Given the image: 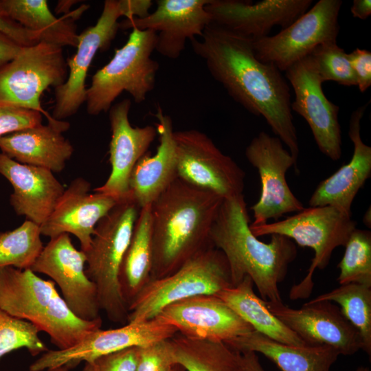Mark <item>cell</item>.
Segmentation results:
<instances>
[{
  "label": "cell",
  "mask_w": 371,
  "mask_h": 371,
  "mask_svg": "<svg viewBox=\"0 0 371 371\" xmlns=\"http://www.w3.org/2000/svg\"><path fill=\"white\" fill-rule=\"evenodd\" d=\"M356 226L357 223L352 216L334 207L325 205L304 207L283 220L259 225L250 224L249 228L256 237L279 234L314 251L307 274L290 291L289 297L297 300L310 295L314 285L313 276L315 269L327 267L334 249L345 246Z\"/></svg>",
  "instance_id": "obj_8"
},
{
  "label": "cell",
  "mask_w": 371,
  "mask_h": 371,
  "mask_svg": "<svg viewBox=\"0 0 371 371\" xmlns=\"http://www.w3.org/2000/svg\"><path fill=\"white\" fill-rule=\"evenodd\" d=\"M148 4L144 0H106L94 25L78 35L76 52L67 59L66 81L55 89L52 117L63 120L76 114L86 101L85 81L89 68L98 51L107 49L119 29L118 19L146 15Z\"/></svg>",
  "instance_id": "obj_9"
},
{
  "label": "cell",
  "mask_w": 371,
  "mask_h": 371,
  "mask_svg": "<svg viewBox=\"0 0 371 371\" xmlns=\"http://www.w3.org/2000/svg\"><path fill=\"white\" fill-rule=\"evenodd\" d=\"M0 8L8 16L34 34L39 41L62 47H77L75 13L57 18L45 0H0Z\"/></svg>",
  "instance_id": "obj_28"
},
{
  "label": "cell",
  "mask_w": 371,
  "mask_h": 371,
  "mask_svg": "<svg viewBox=\"0 0 371 371\" xmlns=\"http://www.w3.org/2000/svg\"><path fill=\"white\" fill-rule=\"evenodd\" d=\"M0 174L12 185L10 203L15 212L41 226L65 191L51 170L21 164L0 153Z\"/></svg>",
  "instance_id": "obj_23"
},
{
  "label": "cell",
  "mask_w": 371,
  "mask_h": 371,
  "mask_svg": "<svg viewBox=\"0 0 371 371\" xmlns=\"http://www.w3.org/2000/svg\"><path fill=\"white\" fill-rule=\"evenodd\" d=\"M334 302L359 334L361 348L371 356V287L356 283L341 284L310 302Z\"/></svg>",
  "instance_id": "obj_32"
},
{
  "label": "cell",
  "mask_w": 371,
  "mask_h": 371,
  "mask_svg": "<svg viewBox=\"0 0 371 371\" xmlns=\"http://www.w3.org/2000/svg\"><path fill=\"white\" fill-rule=\"evenodd\" d=\"M175 364L170 339L139 347L136 371H171Z\"/></svg>",
  "instance_id": "obj_37"
},
{
  "label": "cell",
  "mask_w": 371,
  "mask_h": 371,
  "mask_svg": "<svg viewBox=\"0 0 371 371\" xmlns=\"http://www.w3.org/2000/svg\"><path fill=\"white\" fill-rule=\"evenodd\" d=\"M245 156L257 169L261 182L260 198L251 207L254 218L251 225H263L269 219L278 220L287 213L304 208L286 178L287 171L297 161L278 137L260 132L246 147Z\"/></svg>",
  "instance_id": "obj_14"
},
{
  "label": "cell",
  "mask_w": 371,
  "mask_h": 371,
  "mask_svg": "<svg viewBox=\"0 0 371 371\" xmlns=\"http://www.w3.org/2000/svg\"><path fill=\"white\" fill-rule=\"evenodd\" d=\"M341 5V0H319L279 33L253 41L257 58L286 71L316 46L337 42Z\"/></svg>",
  "instance_id": "obj_11"
},
{
  "label": "cell",
  "mask_w": 371,
  "mask_h": 371,
  "mask_svg": "<svg viewBox=\"0 0 371 371\" xmlns=\"http://www.w3.org/2000/svg\"><path fill=\"white\" fill-rule=\"evenodd\" d=\"M39 332L32 323L13 317L0 308V359L21 348L32 356L47 351Z\"/></svg>",
  "instance_id": "obj_35"
},
{
  "label": "cell",
  "mask_w": 371,
  "mask_h": 371,
  "mask_svg": "<svg viewBox=\"0 0 371 371\" xmlns=\"http://www.w3.org/2000/svg\"><path fill=\"white\" fill-rule=\"evenodd\" d=\"M151 205L142 207L120 272V282L127 306L151 276Z\"/></svg>",
  "instance_id": "obj_30"
},
{
  "label": "cell",
  "mask_w": 371,
  "mask_h": 371,
  "mask_svg": "<svg viewBox=\"0 0 371 371\" xmlns=\"http://www.w3.org/2000/svg\"><path fill=\"white\" fill-rule=\"evenodd\" d=\"M22 48L23 47L0 32V67L14 59Z\"/></svg>",
  "instance_id": "obj_42"
},
{
  "label": "cell",
  "mask_w": 371,
  "mask_h": 371,
  "mask_svg": "<svg viewBox=\"0 0 371 371\" xmlns=\"http://www.w3.org/2000/svg\"><path fill=\"white\" fill-rule=\"evenodd\" d=\"M312 0H263L256 3L238 0H211L205 6L213 23L258 40L273 27L284 29L304 14Z\"/></svg>",
  "instance_id": "obj_22"
},
{
  "label": "cell",
  "mask_w": 371,
  "mask_h": 371,
  "mask_svg": "<svg viewBox=\"0 0 371 371\" xmlns=\"http://www.w3.org/2000/svg\"><path fill=\"white\" fill-rule=\"evenodd\" d=\"M0 32L23 47L40 42L37 36L8 16L0 8Z\"/></svg>",
  "instance_id": "obj_41"
},
{
  "label": "cell",
  "mask_w": 371,
  "mask_h": 371,
  "mask_svg": "<svg viewBox=\"0 0 371 371\" xmlns=\"http://www.w3.org/2000/svg\"><path fill=\"white\" fill-rule=\"evenodd\" d=\"M225 344L240 352H259L281 371H330L340 355L329 346L286 344L254 330Z\"/></svg>",
  "instance_id": "obj_27"
},
{
  "label": "cell",
  "mask_w": 371,
  "mask_h": 371,
  "mask_svg": "<svg viewBox=\"0 0 371 371\" xmlns=\"http://www.w3.org/2000/svg\"><path fill=\"white\" fill-rule=\"evenodd\" d=\"M285 72L295 93L291 111L306 121L319 150L330 159L339 160L342 155L339 106L324 93L323 81L312 58L307 56Z\"/></svg>",
  "instance_id": "obj_16"
},
{
  "label": "cell",
  "mask_w": 371,
  "mask_h": 371,
  "mask_svg": "<svg viewBox=\"0 0 371 371\" xmlns=\"http://www.w3.org/2000/svg\"><path fill=\"white\" fill-rule=\"evenodd\" d=\"M211 0H158L156 9L143 18L125 19L119 29L137 28L157 34L155 50L170 59H177L188 40L201 36L212 23L205 6Z\"/></svg>",
  "instance_id": "obj_17"
},
{
  "label": "cell",
  "mask_w": 371,
  "mask_h": 371,
  "mask_svg": "<svg viewBox=\"0 0 371 371\" xmlns=\"http://www.w3.org/2000/svg\"><path fill=\"white\" fill-rule=\"evenodd\" d=\"M155 116L159 144L153 155L146 153L135 166L128 181L130 193L140 208L153 202L177 177V157L170 117L157 106Z\"/></svg>",
  "instance_id": "obj_26"
},
{
  "label": "cell",
  "mask_w": 371,
  "mask_h": 371,
  "mask_svg": "<svg viewBox=\"0 0 371 371\" xmlns=\"http://www.w3.org/2000/svg\"><path fill=\"white\" fill-rule=\"evenodd\" d=\"M42 113L0 102V137L42 124Z\"/></svg>",
  "instance_id": "obj_38"
},
{
  "label": "cell",
  "mask_w": 371,
  "mask_h": 371,
  "mask_svg": "<svg viewBox=\"0 0 371 371\" xmlns=\"http://www.w3.org/2000/svg\"><path fill=\"white\" fill-rule=\"evenodd\" d=\"M269 311L307 345H326L340 355H352L361 348L359 333L332 302H306L293 308L283 302H266Z\"/></svg>",
  "instance_id": "obj_18"
},
{
  "label": "cell",
  "mask_w": 371,
  "mask_h": 371,
  "mask_svg": "<svg viewBox=\"0 0 371 371\" xmlns=\"http://www.w3.org/2000/svg\"><path fill=\"white\" fill-rule=\"evenodd\" d=\"M177 330L160 316L140 322H128L113 329H96L75 346L63 350H48L29 367L30 371H44L67 366L69 369L80 362L95 359L131 347H144L172 338Z\"/></svg>",
  "instance_id": "obj_13"
},
{
  "label": "cell",
  "mask_w": 371,
  "mask_h": 371,
  "mask_svg": "<svg viewBox=\"0 0 371 371\" xmlns=\"http://www.w3.org/2000/svg\"><path fill=\"white\" fill-rule=\"evenodd\" d=\"M156 42L155 32L132 29L126 43L93 76L86 91L88 114L98 115L109 111L123 91L137 103L146 100L155 87L159 70V63L151 58Z\"/></svg>",
  "instance_id": "obj_7"
},
{
  "label": "cell",
  "mask_w": 371,
  "mask_h": 371,
  "mask_svg": "<svg viewBox=\"0 0 371 371\" xmlns=\"http://www.w3.org/2000/svg\"><path fill=\"white\" fill-rule=\"evenodd\" d=\"M323 81H334L344 86H357L348 55L337 44L327 42L316 46L308 55Z\"/></svg>",
  "instance_id": "obj_36"
},
{
  "label": "cell",
  "mask_w": 371,
  "mask_h": 371,
  "mask_svg": "<svg viewBox=\"0 0 371 371\" xmlns=\"http://www.w3.org/2000/svg\"><path fill=\"white\" fill-rule=\"evenodd\" d=\"M254 286L251 278L246 276L238 284L225 288L216 295L255 331L283 344L307 345L269 311L266 302L255 293Z\"/></svg>",
  "instance_id": "obj_29"
},
{
  "label": "cell",
  "mask_w": 371,
  "mask_h": 371,
  "mask_svg": "<svg viewBox=\"0 0 371 371\" xmlns=\"http://www.w3.org/2000/svg\"><path fill=\"white\" fill-rule=\"evenodd\" d=\"M355 371H370L368 367L360 366L358 367Z\"/></svg>",
  "instance_id": "obj_49"
},
{
  "label": "cell",
  "mask_w": 371,
  "mask_h": 371,
  "mask_svg": "<svg viewBox=\"0 0 371 371\" xmlns=\"http://www.w3.org/2000/svg\"><path fill=\"white\" fill-rule=\"evenodd\" d=\"M70 369L67 368V366H60V367H56L54 368H49L44 371H69ZM82 371H86L85 368Z\"/></svg>",
  "instance_id": "obj_47"
},
{
  "label": "cell",
  "mask_w": 371,
  "mask_h": 371,
  "mask_svg": "<svg viewBox=\"0 0 371 371\" xmlns=\"http://www.w3.org/2000/svg\"><path fill=\"white\" fill-rule=\"evenodd\" d=\"M131 102L124 99L111 106L109 121L111 139L109 144L111 173L105 183L93 192L111 196L117 201L131 193V174L157 135L156 127L147 125L133 127L128 120Z\"/></svg>",
  "instance_id": "obj_20"
},
{
  "label": "cell",
  "mask_w": 371,
  "mask_h": 371,
  "mask_svg": "<svg viewBox=\"0 0 371 371\" xmlns=\"http://www.w3.org/2000/svg\"><path fill=\"white\" fill-rule=\"evenodd\" d=\"M84 368L86 370V371H88L85 367H84Z\"/></svg>",
  "instance_id": "obj_50"
},
{
  "label": "cell",
  "mask_w": 371,
  "mask_h": 371,
  "mask_svg": "<svg viewBox=\"0 0 371 371\" xmlns=\"http://www.w3.org/2000/svg\"><path fill=\"white\" fill-rule=\"evenodd\" d=\"M177 177L223 199L240 194L245 173L204 133L196 129L174 131Z\"/></svg>",
  "instance_id": "obj_12"
},
{
  "label": "cell",
  "mask_w": 371,
  "mask_h": 371,
  "mask_svg": "<svg viewBox=\"0 0 371 371\" xmlns=\"http://www.w3.org/2000/svg\"><path fill=\"white\" fill-rule=\"evenodd\" d=\"M240 353L245 371H266L262 366L256 352H243Z\"/></svg>",
  "instance_id": "obj_44"
},
{
  "label": "cell",
  "mask_w": 371,
  "mask_h": 371,
  "mask_svg": "<svg viewBox=\"0 0 371 371\" xmlns=\"http://www.w3.org/2000/svg\"><path fill=\"white\" fill-rule=\"evenodd\" d=\"M87 258L72 244L69 234L50 238L30 268L49 276L58 284L69 309L85 321L98 319L100 304L97 289L85 271Z\"/></svg>",
  "instance_id": "obj_15"
},
{
  "label": "cell",
  "mask_w": 371,
  "mask_h": 371,
  "mask_svg": "<svg viewBox=\"0 0 371 371\" xmlns=\"http://www.w3.org/2000/svg\"><path fill=\"white\" fill-rule=\"evenodd\" d=\"M0 308L46 333L59 350L75 346L102 324L101 318L85 321L78 317L55 283L41 278L30 269L0 267Z\"/></svg>",
  "instance_id": "obj_4"
},
{
  "label": "cell",
  "mask_w": 371,
  "mask_h": 371,
  "mask_svg": "<svg viewBox=\"0 0 371 371\" xmlns=\"http://www.w3.org/2000/svg\"><path fill=\"white\" fill-rule=\"evenodd\" d=\"M223 199L179 177L151 204L153 278L168 275L210 247Z\"/></svg>",
  "instance_id": "obj_2"
},
{
  "label": "cell",
  "mask_w": 371,
  "mask_h": 371,
  "mask_svg": "<svg viewBox=\"0 0 371 371\" xmlns=\"http://www.w3.org/2000/svg\"><path fill=\"white\" fill-rule=\"evenodd\" d=\"M348 55L357 86L361 92H365L371 86V52L356 48Z\"/></svg>",
  "instance_id": "obj_40"
},
{
  "label": "cell",
  "mask_w": 371,
  "mask_h": 371,
  "mask_svg": "<svg viewBox=\"0 0 371 371\" xmlns=\"http://www.w3.org/2000/svg\"><path fill=\"white\" fill-rule=\"evenodd\" d=\"M139 347H131L101 356L85 364L88 371H136Z\"/></svg>",
  "instance_id": "obj_39"
},
{
  "label": "cell",
  "mask_w": 371,
  "mask_h": 371,
  "mask_svg": "<svg viewBox=\"0 0 371 371\" xmlns=\"http://www.w3.org/2000/svg\"><path fill=\"white\" fill-rule=\"evenodd\" d=\"M170 341L176 364L186 371H245L241 353L224 342L177 334Z\"/></svg>",
  "instance_id": "obj_31"
},
{
  "label": "cell",
  "mask_w": 371,
  "mask_h": 371,
  "mask_svg": "<svg viewBox=\"0 0 371 371\" xmlns=\"http://www.w3.org/2000/svg\"><path fill=\"white\" fill-rule=\"evenodd\" d=\"M371 213H370V207L368 209L363 216V223L369 228L371 227Z\"/></svg>",
  "instance_id": "obj_46"
},
{
  "label": "cell",
  "mask_w": 371,
  "mask_h": 371,
  "mask_svg": "<svg viewBox=\"0 0 371 371\" xmlns=\"http://www.w3.org/2000/svg\"><path fill=\"white\" fill-rule=\"evenodd\" d=\"M76 1H60L57 3V6L56 7V12L58 13L59 12H67L69 11L70 8L72 5H74Z\"/></svg>",
  "instance_id": "obj_45"
},
{
  "label": "cell",
  "mask_w": 371,
  "mask_h": 371,
  "mask_svg": "<svg viewBox=\"0 0 371 371\" xmlns=\"http://www.w3.org/2000/svg\"><path fill=\"white\" fill-rule=\"evenodd\" d=\"M69 123L54 120L0 137L1 153L21 164L61 172L74 153V147L62 133Z\"/></svg>",
  "instance_id": "obj_25"
},
{
  "label": "cell",
  "mask_w": 371,
  "mask_h": 371,
  "mask_svg": "<svg viewBox=\"0 0 371 371\" xmlns=\"http://www.w3.org/2000/svg\"><path fill=\"white\" fill-rule=\"evenodd\" d=\"M338 265L339 284L356 283L371 287V232L355 228Z\"/></svg>",
  "instance_id": "obj_34"
},
{
  "label": "cell",
  "mask_w": 371,
  "mask_h": 371,
  "mask_svg": "<svg viewBox=\"0 0 371 371\" xmlns=\"http://www.w3.org/2000/svg\"><path fill=\"white\" fill-rule=\"evenodd\" d=\"M190 41L211 76L249 113L262 116L297 161L300 148L291 109L290 87L273 64L256 56L253 40L212 22Z\"/></svg>",
  "instance_id": "obj_1"
},
{
  "label": "cell",
  "mask_w": 371,
  "mask_h": 371,
  "mask_svg": "<svg viewBox=\"0 0 371 371\" xmlns=\"http://www.w3.org/2000/svg\"><path fill=\"white\" fill-rule=\"evenodd\" d=\"M90 190L86 179H74L40 226L41 235L52 238L71 234L79 240L82 251L88 250L97 224L119 201L106 194L90 193Z\"/></svg>",
  "instance_id": "obj_21"
},
{
  "label": "cell",
  "mask_w": 371,
  "mask_h": 371,
  "mask_svg": "<svg viewBox=\"0 0 371 371\" xmlns=\"http://www.w3.org/2000/svg\"><path fill=\"white\" fill-rule=\"evenodd\" d=\"M40 226L25 220L19 227L0 232V267L30 269L43 249Z\"/></svg>",
  "instance_id": "obj_33"
},
{
  "label": "cell",
  "mask_w": 371,
  "mask_h": 371,
  "mask_svg": "<svg viewBox=\"0 0 371 371\" xmlns=\"http://www.w3.org/2000/svg\"><path fill=\"white\" fill-rule=\"evenodd\" d=\"M368 103L354 111L348 136L354 149L350 161L321 181L308 201L311 207L330 205L352 216L351 207L359 190L371 175V147L361 137V120Z\"/></svg>",
  "instance_id": "obj_24"
},
{
  "label": "cell",
  "mask_w": 371,
  "mask_h": 371,
  "mask_svg": "<svg viewBox=\"0 0 371 371\" xmlns=\"http://www.w3.org/2000/svg\"><path fill=\"white\" fill-rule=\"evenodd\" d=\"M171 371H186L181 366L175 364Z\"/></svg>",
  "instance_id": "obj_48"
},
{
  "label": "cell",
  "mask_w": 371,
  "mask_h": 371,
  "mask_svg": "<svg viewBox=\"0 0 371 371\" xmlns=\"http://www.w3.org/2000/svg\"><path fill=\"white\" fill-rule=\"evenodd\" d=\"M181 335L227 342L254 328L216 295H199L175 302L157 315Z\"/></svg>",
  "instance_id": "obj_19"
},
{
  "label": "cell",
  "mask_w": 371,
  "mask_h": 371,
  "mask_svg": "<svg viewBox=\"0 0 371 371\" xmlns=\"http://www.w3.org/2000/svg\"><path fill=\"white\" fill-rule=\"evenodd\" d=\"M249 225L243 194L223 199L211 229V244L224 254L232 285L248 276L264 301L282 302L278 284L295 259L297 247L292 240L279 234L271 235L269 243L260 241Z\"/></svg>",
  "instance_id": "obj_3"
},
{
  "label": "cell",
  "mask_w": 371,
  "mask_h": 371,
  "mask_svg": "<svg viewBox=\"0 0 371 371\" xmlns=\"http://www.w3.org/2000/svg\"><path fill=\"white\" fill-rule=\"evenodd\" d=\"M350 11L354 17L366 19L371 15V1L354 0Z\"/></svg>",
  "instance_id": "obj_43"
},
{
  "label": "cell",
  "mask_w": 371,
  "mask_h": 371,
  "mask_svg": "<svg viewBox=\"0 0 371 371\" xmlns=\"http://www.w3.org/2000/svg\"><path fill=\"white\" fill-rule=\"evenodd\" d=\"M67 76L62 47L40 41L23 47L14 59L0 67V102L46 115L41 106V95L49 87L63 85ZM47 116L48 121L54 120Z\"/></svg>",
  "instance_id": "obj_10"
},
{
  "label": "cell",
  "mask_w": 371,
  "mask_h": 371,
  "mask_svg": "<svg viewBox=\"0 0 371 371\" xmlns=\"http://www.w3.org/2000/svg\"><path fill=\"white\" fill-rule=\"evenodd\" d=\"M130 194L122 199L97 224L87 258L86 273L95 284L100 310L115 322H128L120 272L140 210Z\"/></svg>",
  "instance_id": "obj_5"
},
{
  "label": "cell",
  "mask_w": 371,
  "mask_h": 371,
  "mask_svg": "<svg viewBox=\"0 0 371 371\" xmlns=\"http://www.w3.org/2000/svg\"><path fill=\"white\" fill-rule=\"evenodd\" d=\"M232 286L227 260L214 247L203 249L174 272L149 280L128 305V322L157 317L178 301L199 295H216Z\"/></svg>",
  "instance_id": "obj_6"
}]
</instances>
